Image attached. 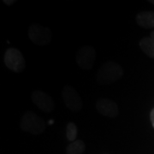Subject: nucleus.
Wrapping results in <instances>:
<instances>
[{
    "label": "nucleus",
    "mask_w": 154,
    "mask_h": 154,
    "mask_svg": "<svg viewBox=\"0 0 154 154\" xmlns=\"http://www.w3.org/2000/svg\"><path fill=\"white\" fill-rule=\"evenodd\" d=\"M77 134H78V129L77 126L72 122H68L66 125V138L68 140H69L70 142H73L75 140H76L75 139L77 137Z\"/></svg>",
    "instance_id": "obj_12"
},
{
    "label": "nucleus",
    "mask_w": 154,
    "mask_h": 154,
    "mask_svg": "<svg viewBox=\"0 0 154 154\" xmlns=\"http://www.w3.org/2000/svg\"><path fill=\"white\" fill-rule=\"evenodd\" d=\"M150 3H152V4H153L154 5V0H151V1H149Z\"/></svg>",
    "instance_id": "obj_16"
},
{
    "label": "nucleus",
    "mask_w": 154,
    "mask_h": 154,
    "mask_svg": "<svg viewBox=\"0 0 154 154\" xmlns=\"http://www.w3.org/2000/svg\"><path fill=\"white\" fill-rule=\"evenodd\" d=\"M123 75L122 67L112 61L104 63L96 74V81L100 85H110L119 81Z\"/></svg>",
    "instance_id": "obj_1"
},
{
    "label": "nucleus",
    "mask_w": 154,
    "mask_h": 154,
    "mask_svg": "<svg viewBox=\"0 0 154 154\" xmlns=\"http://www.w3.org/2000/svg\"><path fill=\"white\" fill-rule=\"evenodd\" d=\"M21 128L31 134H40L46 129V123L43 118L33 111H26L22 116Z\"/></svg>",
    "instance_id": "obj_2"
},
{
    "label": "nucleus",
    "mask_w": 154,
    "mask_h": 154,
    "mask_svg": "<svg viewBox=\"0 0 154 154\" xmlns=\"http://www.w3.org/2000/svg\"><path fill=\"white\" fill-rule=\"evenodd\" d=\"M137 24L144 28H154V12L153 11H143L136 16Z\"/></svg>",
    "instance_id": "obj_9"
},
{
    "label": "nucleus",
    "mask_w": 154,
    "mask_h": 154,
    "mask_svg": "<svg viewBox=\"0 0 154 154\" xmlns=\"http://www.w3.org/2000/svg\"><path fill=\"white\" fill-rule=\"evenodd\" d=\"M49 123H50V124H51V123H53V121H50V122H49Z\"/></svg>",
    "instance_id": "obj_17"
},
{
    "label": "nucleus",
    "mask_w": 154,
    "mask_h": 154,
    "mask_svg": "<svg viewBox=\"0 0 154 154\" xmlns=\"http://www.w3.org/2000/svg\"><path fill=\"white\" fill-rule=\"evenodd\" d=\"M140 47L144 53L151 58H154V38L144 37L140 41Z\"/></svg>",
    "instance_id": "obj_10"
},
{
    "label": "nucleus",
    "mask_w": 154,
    "mask_h": 154,
    "mask_svg": "<svg viewBox=\"0 0 154 154\" xmlns=\"http://www.w3.org/2000/svg\"><path fill=\"white\" fill-rule=\"evenodd\" d=\"M86 146L82 140H76L67 146L66 154H82L85 152Z\"/></svg>",
    "instance_id": "obj_11"
},
{
    "label": "nucleus",
    "mask_w": 154,
    "mask_h": 154,
    "mask_svg": "<svg viewBox=\"0 0 154 154\" xmlns=\"http://www.w3.org/2000/svg\"><path fill=\"white\" fill-rule=\"evenodd\" d=\"M4 61L5 66L13 72L21 73L26 67V60L22 53L16 48H9L6 50Z\"/></svg>",
    "instance_id": "obj_4"
},
{
    "label": "nucleus",
    "mask_w": 154,
    "mask_h": 154,
    "mask_svg": "<svg viewBox=\"0 0 154 154\" xmlns=\"http://www.w3.org/2000/svg\"><path fill=\"white\" fill-rule=\"evenodd\" d=\"M151 37L152 38H154V31H152V32L151 33Z\"/></svg>",
    "instance_id": "obj_15"
},
{
    "label": "nucleus",
    "mask_w": 154,
    "mask_h": 154,
    "mask_svg": "<svg viewBox=\"0 0 154 154\" xmlns=\"http://www.w3.org/2000/svg\"><path fill=\"white\" fill-rule=\"evenodd\" d=\"M16 3V0H4V4H5L6 5L10 6L14 5Z\"/></svg>",
    "instance_id": "obj_14"
},
{
    "label": "nucleus",
    "mask_w": 154,
    "mask_h": 154,
    "mask_svg": "<svg viewBox=\"0 0 154 154\" xmlns=\"http://www.w3.org/2000/svg\"><path fill=\"white\" fill-rule=\"evenodd\" d=\"M28 34L31 41L38 46L47 45L52 38V33L49 28L37 23L29 27Z\"/></svg>",
    "instance_id": "obj_3"
},
{
    "label": "nucleus",
    "mask_w": 154,
    "mask_h": 154,
    "mask_svg": "<svg viewBox=\"0 0 154 154\" xmlns=\"http://www.w3.org/2000/svg\"><path fill=\"white\" fill-rule=\"evenodd\" d=\"M62 99L67 108L71 111L78 112L82 109L83 104L81 96L72 86L66 85L62 91Z\"/></svg>",
    "instance_id": "obj_5"
},
{
    "label": "nucleus",
    "mask_w": 154,
    "mask_h": 154,
    "mask_svg": "<svg viewBox=\"0 0 154 154\" xmlns=\"http://www.w3.org/2000/svg\"><path fill=\"white\" fill-rule=\"evenodd\" d=\"M97 112L105 117L115 118L119 114V107L114 101L109 99H100L95 105Z\"/></svg>",
    "instance_id": "obj_8"
},
{
    "label": "nucleus",
    "mask_w": 154,
    "mask_h": 154,
    "mask_svg": "<svg viewBox=\"0 0 154 154\" xmlns=\"http://www.w3.org/2000/svg\"><path fill=\"white\" fill-rule=\"evenodd\" d=\"M96 58V51L94 47L90 45H84L78 50L75 61L78 66L82 69H91L94 64Z\"/></svg>",
    "instance_id": "obj_6"
},
{
    "label": "nucleus",
    "mask_w": 154,
    "mask_h": 154,
    "mask_svg": "<svg viewBox=\"0 0 154 154\" xmlns=\"http://www.w3.org/2000/svg\"><path fill=\"white\" fill-rule=\"evenodd\" d=\"M150 120H151L152 125L154 128V109H152V111H151V113H150Z\"/></svg>",
    "instance_id": "obj_13"
},
{
    "label": "nucleus",
    "mask_w": 154,
    "mask_h": 154,
    "mask_svg": "<svg viewBox=\"0 0 154 154\" xmlns=\"http://www.w3.org/2000/svg\"><path fill=\"white\" fill-rule=\"evenodd\" d=\"M31 100L37 108L45 113H51L54 110V100L49 94L45 92L34 91L31 95Z\"/></svg>",
    "instance_id": "obj_7"
}]
</instances>
